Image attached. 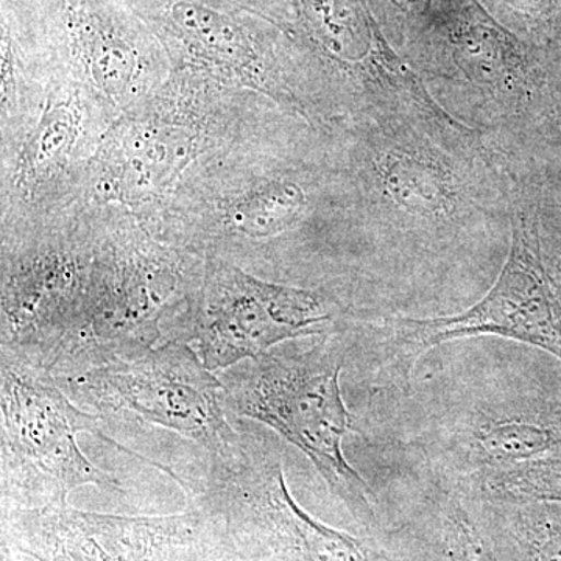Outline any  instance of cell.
Masks as SVG:
<instances>
[{
    "label": "cell",
    "mask_w": 561,
    "mask_h": 561,
    "mask_svg": "<svg viewBox=\"0 0 561 561\" xmlns=\"http://www.w3.org/2000/svg\"><path fill=\"white\" fill-rule=\"evenodd\" d=\"M161 470L208 519L232 561H375L356 537L302 511L287 486L280 454L250 432H243L234 459L208 457L201 474Z\"/></svg>",
    "instance_id": "cell-9"
},
{
    "label": "cell",
    "mask_w": 561,
    "mask_h": 561,
    "mask_svg": "<svg viewBox=\"0 0 561 561\" xmlns=\"http://www.w3.org/2000/svg\"><path fill=\"white\" fill-rule=\"evenodd\" d=\"M57 382L103 421L128 415L164 427L197 443L210 459L231 460L241 453L243 432L228 420L224 382L190 342L168 341Z\"/></svg>",
    "instance_id": "cell-11"
},
{
    "label": "cell",
    "mask_w": 561,
    "mask_h": 561,
    "mask_svg": "<svg viewBox=\"0 0 561 561\" xmlns=\"http://www.w3.org/2000/svg\"><path fill=\"white\" fill-rule=\"evenodd\" d=\"M2 357L68 375L76 360L99 216L88 206L0 230Z\"/></svg>",
    "instance_id": "cell-7"
},
{
    "label": "cell",
    "mask_w": 561,
    "mask_h": 561,
    "mask_svg": "<svg viewBox=\"0 0 561 561\" xmlns=\"http://www.w3.org/2000/svg\"><path fill=\"white\" fill-rule=\"evenodd\" d=\"M149 230L202 260L330 294L339 257L367 236L330 135L287 111L198 162Z\"/></svg>",
    "instance_id": "cell-1"
},
{
    "label": "cell",
    "mask_w": 561,
    "mask_h": 561,
    "mask_svg": "<svg viewBox=\"0 0 561 561\" xmlns=\"http://www.w3.org/2000/svg\"><path fill=\"white\" fill-rule=\"evenodd\" d=\"M130 2L160 39L171 68L257 92L308 121L294 44L272 22L198 0Z\"/></svg>",
    "instance_id": "cell-14"
},
{
    "label": "cell",
    "mask_w": 561,
    "mask_h": 561,
    "mask_svg": "<svg viewBox=\"0 0 561 561\" xmlns=\"http://www.w3.org/2000/svg\"><path fill=\"white\" fill-rule=\"evenodd\" d=\"M294 7L289 38L313 127H419L449 138L478 131L435 101L419 73L382 46L360 0H294Z\"/></svg>",
    "instance_id": "cell-4"
},
{
    "label": "cell",
    "mask_w": 561,
    "mask_h": 561,
    "mask_svg": "<svg viewBox=\"0 0 561 561\" xmlns=\"http://www.w3.org/2000/svg\"><path fill=\"white\" fill-rule=\"evenodd\" d=\"M468 467L482 474H500L561 449V427L522 416L482 421L465 442Z\"/></svg>",
    "instance_id": "cell-18"
},
{
    "label": "cell",
    "mask_w": 561,
    "mask_h": 561,
    "mask_svg": "<svg viewBox=\"0 0 561 561\" xmlns=\"http://www.w3.org/2000/svg\"><path fill=\"white\" fill-rule=\"evenodd\" d=\"M280 346L224 371L227 411L265 424L300 449L351 513L370 518L367 483L343 451L353 420L342 394L339 328L313 342Z\"/></svg>",
    "instance_id": "cell-6"
},
{
    "label": "cell",
    "mask_w": 561,
    "mask_h": 561,
    "mask_svg": "<svg viewBox=\"0 0 561 561\" xmlns=\"http://www.w3.org/2000/svg\"><path fill=\"white\" fill-rule=\"evenodd\" d=\"M198 2L219 7V9L253 14V16L272 22L286 35H290L291 27H294V22H291L283 0H198Z\"/></svg>",
    "instance_id": "cell-22"
},
{
    "label": "cell",
    "mask_w": 561,
    "mask_h": 561,
    "mask_svg": "<svg viewBox=\"0 0 561 561\" xmlns=\"http://www.w3.org/2000/svg\"><path fill=\"white\" fill-rule=\"evenodd\" d=\"M448 546L453 561H497L459 504L449 512Z\"/></svg>",
    "instance_id": "cell-20"
},
{
    "label": "cell",
    "mask_w": 561,
    "mask_h": 561,
    "mask_svg": "<svg viewBox=\"0 0 561 561\" xmlns=\"http://www.w3.org/2000/svg\"><path fill=\"white\" fill-rule=\"evenodd\" d=\"M2 507L68 504L83 485L122 491L110 472L88 459L80 434L119 446L103 420L70 400L51 373L2 357Z\"/></svg>",
    "instance_id": "cell-12"
},
{
    "label": "cell",
    "mask_w": 561,
    "mask_h": 561,
    "mask_svg": "<svg viewBox=\"0 0 561 561\" xmlns=\"http://www.w3.org/2000/svg\"><path fill=\"white\" fill-rule=\"evenodd\" d=\"M435 49L421 70L438 81L449 94L456 92L461 106L470 110L479 130H496L524 119L529 114L530 70L511 38L463 9L446 20Z\"/></svg>",
    "instance_id": "cell-17"
},
{
    "label": "cell",
    "mask_w": 561,
    "mask_h": 561,
    "mask_svg": "<svg viewBox=\"0 0 561 561\" xmlns=\"http://www.w3.org/2000/svg\"><path fill=\"white\" fill-rule=\"evenodd\" d=\"M2 548L35 561H231L201 511L122 516L69 504L2 507Z\"/></svg>",
    "instance_id": "cell-16"
},
{
    "label": "cell",
    "mask_w": 561,
    "mask_h": 561,
    "mask_svg": "<svg viewBox=\"0 0 561 561\" xmlns=\"http://www.w3.org/2000/svg\"><path fill=\"white\" fill-rule=\"evenodd\" d=\"M92 209L99 238L76 360L66 378L168 341H184L205 261L162 241L128 214Z\"/></svg>",
    "instance_id": "cell-5"
},
{
    "label": "cell",
    "mask_w": 561,
    "mask_h": 561,
    "mask_svg": "<svg viewBox=\"0 0 561 561\" xmlns=\"http://www.w3.org/2000/svg\"><path fill=\"white\" fill-rule=\"evenodd\" d=\"M345 316L341 298L330 291L275 283L206 257L184 341L210 371L224 373L284 343L330 334Z\"/></svg>",
    "instance_id": "cell-13"
},
{
    "label": "cell",
    "mask_w": 561,
    "mask_h": 561,
    "mask_svg": "<svg viewBox=\"0 0 561 561\" xmlns=\"http://www.w3.org/2000/svg\"><path fill=\"white\" fill-rule=\"evenodd\" d=\"M0 25L90 92L114 121L171 72L164 47L130 0H0Z\"/></svg>",
    "instance_id": "cell-8"
},
{
    "label": "cell",
    "mask_w": 561,
    "mask_h": 561,
    "mask_svg": "<svg viewBox=\"0 0 561 561\" xmlns=\"http://www.w3.org/2000/svg\"><path fill=\"white\" fill-rule=\"evenodd\" d=\"M524 542L529 561H561V523L527 519Z\"/></svg>",
    "instance_id": "cell-21"
},
{
    "label": "cell",
    "mask_w": 561,
    "mask_h": 561,
    "mask_svg": "<svg viewBox=\"0 0 561 561\" xmlns=\"http://www.w3.org/2000/svg\"><path fill=\"white\" fill-rule=\"evenodd\" d=\"M387 360L408 378L427 351L457 339L497 335L548 351L561 360V305L542 267L529 206L512 192V245L496 283L467 311L383 321Z\"/></svg>",
    "instance_id": "cell-15"
},
{
    "label": "cell",
    "mask_w": 561,
    "mask_h": 561,
    "mask_svg": "<svg viewBox=\"0 0 561 561\" xmlns=\"http://www.w3.org/2000/svg\"><path fill=\"white\" fill-rule=\"evenodd\" d=\"M323 131L341 154L367 236L443 249L512 225L511 184L483 130L474 138L368 124Z\"/></svg>",
    "instance_id": "cell-2"
},
{
    "label": "cell",
    "mask_w": 561,
    "mask_h": 561,
    "mask_svg": "<svg viewBox=\"0 0 561 561\" xmlns=\"http://www.w3.org/2000/svg\"><path fill=\"white\" fill-rule=\"evenodd\" d=\"M486 486L502 496L561 501V449L491 476Z\"/></svg>",
    "instance_id": "cell-19"
},
{
    "label": "cell",
    "mask_w": 561,
    "mask_h": 561,
    "mask_svg": "<svg viewBox=\"0 0 561 561\" xmlns=\"http://www.w3.org/2000/svg\"><path fill=\"white\" fill-rule=\"evenodd\" d=\"M46 68L38 101L0 130V230L77 208L92 158L114 122L79 83Z\"/></svg>",
    "instance_id": "cell-10"
},
{
    "label": "cell",
    "mask_w": 561,
    "mask_h": 561,
    "mask_svg": "<svg viewBox=\"0 0 561 561\" xmlns=\"http://www.w3.org/2000/svg\"><path fill=\"white\" fill-rule=\"evenodd\" d=\"M284 111L257 92L171 68L149 99L111 124L88 169L80 206L119 210L150 228L198 162Z\"/></svg>",
    "instance_id": "cell-3"
}]
</instances>
